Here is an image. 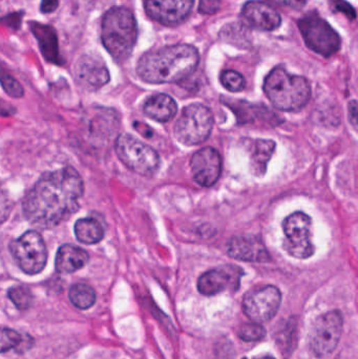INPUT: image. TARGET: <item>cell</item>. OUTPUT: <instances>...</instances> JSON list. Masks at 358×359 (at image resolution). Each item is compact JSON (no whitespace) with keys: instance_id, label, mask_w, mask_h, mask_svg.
<instances>
[{"instance_id":"1","label":"cell","mask_w":358,"mask_h":359,"mask_svg":"<svg viewBox=\"0 0 358 359\" xmlns=\"http://www.w3.org/2000/svg\"><path fill=\"white\" fill-rule=\"evenodd\" d=\"M84 181L73 167L41 175L22 203L26 220L38 228L58 226L79 209Z\"/></svg>"},{"instance_id":"2","label":"cell","mask_w":358,"mask_h":359,"mask_svg":"<svg viewBox=\"0 0 358 359\" xmlns=\"http://www.w3.org/2000/svg\"><path fill=\"white\" fill-rule=\"evenodd\" d=\"M199 63L198 51L192 45H169L144 54L139 60L137 73L148 83H173L192 75Z\"/></svg>"},{"instance_id":"3","label":"cell","mask_w":358,"mask_h":359,"mask_svg":"<svg viewBox=\"0 0 358 359\" xmlns=\"http://www.w3.org/2000/svg\"><path fill=\"white\" fill-rule=\"evenodd\" d=\"M137 38L138 26L130 10L115 7L104 14L101 24V39L116 61L123 63L132 55Z\"/></svg>"},{"instance_id":"4","label":"cell","mask_w":358,"mask_h":359,"mask_svg":"<svg viewBox=\"0 0 358 359\" xmlns=\"http://www.w3.org/2000/svg\"><path fill=\"white\" fill-rule=\"evenodd\" d=\"M264 92L271 104L283 111L303 109L311 96L308 80L302 76L291 75L283 67H275L267 75Z\"/></svg>"},{"instance_id":"5","label":"cell","mask_w":358,"mask_h":359,"mask_svg":"<svg viewBox=\"0 0 358 359\" xmlns=\"http://www.w3.org/2000/svg\"><path fill=\"white\" fill-rule=\"evenodd\" d=\"M213 127V115L208 107L199 103L184 107L173 133L178 141L192 146L204 143Z\"/></svg>"},{"instance_id":"6","label":"cell","mask_w":358,"mask_h":359,"mask_svg":"<svg viewBox=\"0 0 358 359\" xmlns=\"http://www.w3.org/2000/svg\"><path fill=\"white\" fill-rule=\"evenodd\" d=\"M115 150L120 161L139 175L150 177L160 167L158 152L128 134H122L117 138Z\"/></svg>"},{"instance_id":"7","label":"cell","mask_w":358,"mask_h":359,"mask_svg":"<svg viewBox=\"0 0 358 359\" xmlns=\"http://www.w3.org/2000/svg\"><path fill=\"white\" fill-rule=\"evenodd\" d=\"M299 29L307 47L322 57H331L341 49L338 34L316 14H309L302 18Z\"/></svg>"},{"instance_id":"8","label":"cell","mask_w":358,"mask_h":359,"mask_svg":"<svg viewBox=\"0 0 358 359\" xmlns=\"http://www.w3.org/2000/svg\"><path fill=\"white\" fill-rule=\"evenodd\" d=\"M10 251L20 269L30 276L42 271L47 264V247L37 231H28L12 241Z\"/></svg>"},{"instance_id":"9","label":"cell","mask_w":358,"mask_h":359,"mask_svg":"<svg viewBox=\"0 0 358 359\" xmlns=\"http://www.w3.org/2000/svg\"><path fill=\"white\" fill-rule=\"evenodd\" d=\"M286 251L293 257L308 259L314 253L311 242V218L304 212H295L283 223Z\"/></svg>"},{"instance_id":"10","label":"cell","mask_w":358,"mask_h":359,"mask_svg":"<svg viewBox=\"0 0 358 359\" xmlns=\"http://www.w3.org/2000/svg\"><path fill=\"white\" fill-rule=\"evenodd\" d=\"M343 315L337 310L318 317L310 334V348L316 356L324 358L336 349L343 333Z\"/></svg>"},{"instance_id":"11","label":"cell","mask_w":358,"mask_h":359,"mask_svg":"<svg viewBox=\"0 0 358 359\" xmlns=\"http://www.w3.org/2000/svg\"><path fill=\"white\" fill-rule=\"evenodd\" d=\"M281 302V291L277 287H263L245 295L243 311L254 323H265L277 314Z\"/></svg>"},{"instance_id":"12","label":"cell","mask_w":358,"mask_h":359,"mask_svg":"<svg viewBox=\"0 0 358 359\" xmlns=\"http://www.w3.org/2000/svg\"><path fill=\"white\" fill-rule=\"evenodd\" d=\"M242 276L243 270L235 265L209 270L199 278V292L206 296H212L224 291H237L241 284Z\"/></svg>"},{"instance_id":"13","label":"cell","mask_w":358,"mask_h":359,"mask_svg":"<svg viewBox=\"0 0 358 359\" xmlns=\"http://www.w3.org/2000/svg\"><path fill=\"white\" fill-rule=\"evenodd\" d=\"M146 13L164 26H176L186 19L194 0H143Z\"/></svg>"},{"instance_id":"14","label":"cell","mask_w":358,"mask_h":359,"mask_svg":"<svg viewBox=\"0 0 358 359\" xmlns=\"http://www.w3.org/2000/svg\"><path fill=\"white\" fill-rule=\"evenodd\" d=\"M190 168L199 185L211 187L218 182L222 173V157L215 148H202L192 156Z\"/></svg>"},{"instance_id":"15","label":"cell","mask_w":358,"mask_h":359,"mask_svg":"<svg viewBox=\"0 0 358 359\" xmlns=\"http://www.w3.org/2000/svg\"><path fill=\"white\" fill-rule=\"evenodd\" d=\"M78 83L88 90H96L109 83L111 76L103 60L94 55H84L75 65Z\"/></svg>"},{"instance_id":"16","label":"cell","mask_w":358,"mask_h":359,"mask_svg":"<svg viewBox=\"0 0 358 359\" xmlns=\"http://www.w3.org/2000/svg\"><path fill=\"white\" fill-rule=\"evenodd\" d=\"M227 253L237 261L249 263H267L271 257L260 237L254 235H237L227 243Z\"/></svg>"},{"instance_id":"17","label":"cell","mask_w":358,"mask_h":359,"mask_svg":"<svg viewBox=\"0 0 358 359\" xmlns=\"http://www.w3.org/2000/svg\"><path fill=\"white\" fill-rule=\"evenodd\" d=\"M244 20L254 29L262 31H274L281 26V18L271 6L252 0L245 3L242 10Z\"/></svg>"},{"instance_id":"18","label":"cell","mask_w":358,"mask_h":359,"mask_svg":"<svg viewBox=\"0 0 358 359\" xmlns=\"http://www.w3.org/2000/svg\"><path fill=\"white\" fill-rule=\"evenodd\" d=\"M31 31L35 38L38 41L41 54L49 63L54 65H62L60 55L59 43H58L57 33L53 26L39 22H30Z\"/></svg>"},{"instance_id":"19","label":"cell","mask_w":358,"mask_h":359,"mask_svg":"<svg viewBox=\"0 0 358 359\" xmlns=\"http://www.w3.org/2000/svg\"><path fill=\"white\" fill-rule=\"evenodd\" d=\"M90 261V255L84 249L74 245H63L56 255V270L60 273H73L82 269Z\"/></svg>"},{"instance_id":"20","label":"cell","mask_w":358,"mask_h":359,"mask_svg":"<svg viewBox=\"0 0 358 359\" xmlns=\"http://www.w3.org/2000/svg\"><path fill=\"white\" fill-rule=\"evenodd\" d=\"M143 111L150 119L158 122H169L178 111L177 103L166 94H157L144 103Z\"/></svg>"},{"instance_id":"21","label":"cell","mask_w":358,"mask_h":359,"mask_svg":"<svg viewBox=\"0 0 358 359\" xmlns=\"http://www.w3.org/2000/svg\"><path fill=\"white\" fill-rule=\"evenodd\" d=\"M275 150V143L271 140H258L252 148L250 168L256 177H263L266 173L267 165Z\"/></svg>"},{"instance_id":"22","label":"cell","mask_w":358,"mask_h":359,"mask_svg":"<svg viewBox=\"0 0 358 359\" xmlns=\"http://www.w3.org/2000/svg\"><path fill=\"white\" fill-rule=\"evenodd\" d=\"M74 230L78 241L86 245L97 244L104 237V229L102 225L92 218L78 220Z\"/></svg>"},{"instance_id":"23","label":"cell","mask_w":358,"mask_h":359,"mask_svg":"<svg viewBox=\"0 0 358 359\" xmlns=\"http://www.w3.org/2000/svg\"><path fill=\"white\" fill-rule=\"evenodd\" d=\"M68 297L72 304L81 310L90 309L96 302V292L92 287L86 284H76L72 286Z\"/></svg>"},{"instance_id":"24","label":"cell","mask_w":358,"mask_h":359,"mask_svg":"<svg viewBox=\"0 0 358 359\" xmlns=\"http://www.w3.org/2000/svg\"><path fill=\"white\" fill-rule=\"evenodd\" d=\"M8 295H9V298L11 299L12 303L15 305L16 308L20 309V310H26L32 306L34 296H33L32 291L28 287H12L8 292Z\"/></svg>"},{"instance_id":"25","label":"cell","mask_w":358,"mask_h":359,"mask_svg":"<svg viewBox=\"0 0 358 359\" xmlns=\"http://www.w3.org/2000/svg\"><path fill=\"white\" fill-rule=\"evenodd\" d=\"M22 342V334L9 328H0V353H6L12 349L20 348Z\"/></svg>"},{"instance_id":"26","label":"cell","mask_w":358,"mask_h":359,"mask_svg":"<svg viewBox=\"0 0 358 359\" xmlns=\"http://www.w3.org/2000/svg\"><path fill=\"white\" fill-rule=\"evenodd\" d=\"M238 334L243 342H260V340H264L265 336H266V330L260 324L252 321V323L242 325Z\"/></svg>"},{"instance_id":"27","label":"cell","mask_w":358,"mask_h":359,"mask_svg":"<svg viewBox=\"0 0 358 359\" xmlns=\"http://www.w3.org/2000/svg\"><path fill=\"white\" fill-rule=\"evenodd\" d=\"M0 84L9 96L13 98H22L24 96V90L22 84L3 67H0Z\"/></svg>"},{"instance_id":"28","label":"cell","mask_w":358,"mask_h":359,"mask_svg":"<svg viewBox=\"0 0 358 359\" xmlns=\"http://www.w3.org/2000/svg\"><path fill=\"white\" fill-rule=\"evenodd\" d=\"M221 83L229 92H241L245 88L246 81L241 74L231 70L223 72L221 74Z\"/></svg>"},{"instance_id":"29","label":"cell","mask_w":358,"mask_h":359,"mask_svg":"<svg viewBox=\"0 0 358 359\" xmlns=\"http://www.w3.org/2000/svg\"><path fill=\"white\" fill-rule=\"evenodd\" d=\"M12 208H13V202H12L8 191L0 183V224H3L8 220L11 214Z\"/></svg>"},{"instance_id":"30","label":"cell","mask_w":358,"mask_h":359,"mask_svg":"<svg viewBox=\"0 0 358 359\" xmlns=\"http://www.w3.org/2000/svg\"><path fill=\"white\" fill-rule=\"evenodd\" d=\"M221 0H200L199 12L204 15H213L220 10Z\"/></svg>"},{"instance_id":"31","label":"cell","mask_w":358,"mask_h":359,"mask_svg":"<svg viewBox=\"0 0 358 359\" xmlns=\"http://www.w3.org/2000/svg\"><path fill=\"white\" fill-rule=\"evenodd\" d=\"M331 3H332V7L334 8L335 10L345 14L350 19H354V18H355V10H354L349 3L343 1V0H331Z\"/></svg>"},{"instance_id":"32","label":"cell","mask_w":358,"mask_h":359,"mask_svg":"<svg viewBox=\"0 0 358 359\" xmlns=\"http://www.w3.org/2000/svg\"><path fill=\"white\" fill-rule=\"evenodd\" d=\"M272 3L283 7L291 8V9L301 10L306 5L307 0H270Z\"/></svg>"},{"instance_id":"33","label":"cell","mask_w":358,"mask_h":359,"mask_svg":"<svg viewBox=\"0 0 358 359\" xmlns=\"http://www.w3.org/2000/svg\"><path fill=\"white\" fill-rule=\"evenodd\" d=\"M58 7H59V0H41L40 10L42 13H53Z\"/></svg>"},{"instance_id":"34","label":"cell","mask_w":358,"mask_h":359,"mask_svg":"<svg viewBox=\"0 0 358 359\" xmlns=\"http://www.w3.org/2000/svg\"><path fill=\"white\" fill-rule=\"evenodd\" d=\"M349 120L354 129L357 127V104L356 101H352L349 103Z\"/></svg>"},{"instance_id":"35","label":"cell","mask_w":358,"mask_h":359,"mask_svg":"<svg viewBox=\"0 0 358 359\" xmlns=\"http://www.w3.org/2000/svg\"><path fill=\"white\" fill-rule=\"evenodd\" d=\"M258 359H274V358H273V357H270V356H265V357H260V358H258Z\"/></svg>"}]
</instances>
